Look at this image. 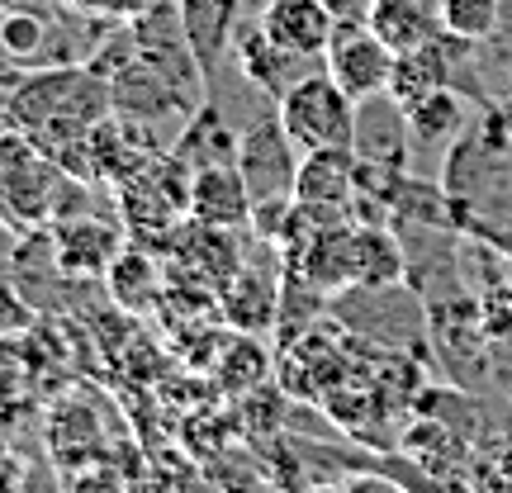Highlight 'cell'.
<instances>
[{
  "mask_svg": "<svg viewBox=\"0 0 512 493\" xmlns=\"http://www.w3.org/2000/svg\"><path fill=\"white\" fill-rule=\"evenodd\" d=\"M10 124L34 138L48 157L72 152L76 143H86L100 119L114 114V91L110 76H100L91 62H62V67H38L19 81V91L10 95Z\"/></svg>",
  "mask_w": 512,
  "mask_h": 493,
  "instance_id": "6da1fadb",
  "label": "cell"
},
{
  "mask_svg": "<svg viewBox=\"0 0 512 493\" xmlns=\"http://www.w3.org/2000/svg\"><path fill=\"white\" fill-rule=\"evenodd\" d=\"M441 185L465 238L512 252V152L484 124H470L441 162Z\"/></svg>",
  "mask_w": 512,
  "mask_h": 493,
  "instance_id": "7a4b0ae2",
  "label": "cell"
},
{
  "mask_svg": "<svg viewBox=\"0 0 512 493\" xmlns=\"http://www.w3.org/2000/svg\"><path fill=\"white\" fill-rule=\"evenodd\" d=\"M91 185L95 181H76L72 171H62L15 124L0 138V223L10 233H38V228H48L57 219L91 214L86 209Z\"/></svg>",
  "mask_w": 512,
  "mask_h": 493,
  "instance_id": "3957f363",
  "label": "cell"
},
{
  "mask_svg": "<svg viewBox=\"0 0 512 493\" xmlns=\"http://www.w3.org/2000/svg\"><path fill=\"white\" fill-rule=\"evenodd\" d=\"M280 124L294 138L299 152H332V147H351L356 133V100H351L337 81L323 72L299 76L290 91L280 95Z\"/></svg>",
  "mask_w": 512,
  "mask_h": 493,
  "instance_id": "277c9868",
  "label": "cell"
},
{
  "mask_svg": "<svg viewBox=\"0 0 512 493\" xmlns=\"http://www.w3.org/2000/svg\"><path fill=\"white\" fill-rule=\"evenodd\" d=\"M299 162H304V152L285 133L280 114H261V119H252V124L242 128L238 171H242V181H247V190H252V204L294 200Z\"/></svg>",
  "mask_w": 512,
  "mask_h": 493,
  "instance_id": "5b68a950",
  "label": "cell"
},
{
  "mask_svg": "<svg viewBox=\"0 0 512 493\" xmlns=\"http://www.w3.org/2000/svg\"><path fill=\"white\" fill-rule=\"evenodd\" d=\"M394 57L399 53L370 29L366 15H356V19H337L328 53H323V67H328V76L351 95V100H366V95L389 91Z\"/></svg>",
  "mask_w": 512,
  "mask_h": 493,
  "instance_id": "8992f818",
  "label": "cell"
},
{
  "mask_svg": "<svg viewBox=\"0 0 512 493\" xmlns=\"http://www.w3.org/2000/svg\"><path fill=\"white\" fill-rule=\"evenodd\" d=\"M48 228H53L57 271L81 275V280H105L114 256L128 247L124 223H110V219H100V214H72V219L48 223Z\"/></svg>",
  "mask_w": 512,
  "mask_h": 493,
  "instance_id": "52a82bcc",
  "label": "cell"
},
{
  "mask_svg": "<svg viewBox=\"0 0 512 493\" xmlns=\"http://www.w3.org/2000/svg\"><path fill=\"white\" fill-rule=\"evenodd\" d=\"M356 162L370 166H413V138H408V105H399L389 91L356 100V133H351Z\"/></svg>",
  "mask_w": 512,
  "mask_h": 493,
  "instance_id": "ba28073f",
  "label": "cell"
},
{
  "mask_svg": "<svg viewBox=\"0 0 512 493\" xmlns=\"http://www.w3.org/2000/svg\"><path fill=\"white\" fill-rule=\"evenodd\" d=\"M256 24L280 43L290 48L294 57H309V62H323L332 43V29H337V10L328 0H266Z\"/></svg>",
  "mask_w": 512,
  "mask_h": 493,
  "instance_id": "9c48e42d",
  "label": "cell"
},
{
  "mask_svg": "<svg viewBox=\"0 0 512 493\" xmlns=\"http://www.w3.org/2000/svg\"><path fill=\"white\" fill-rule=\"evenodd\" d=\"M233 62H238V72L247 76V86L266 95H280L290 91L299 76H309V57H294L290 48H280L261 24H238V38H233Z\"/></svg>",
  "mask_w": 512,
  "mask_h": 493,
  "instance_id": "30bf717a",
  "label": "cell"
},
{
  "mask_svg": "<svg viewBox=\"0 0 512 493\" xmlns=\"http://www.w3.org/2000/svg\"><path fill=\"white\" fill-rule=\"evenodd\" d=\"M190 219L204 228H228L242 233L252 228V190L238 166H204L190 181Z\"/></svg>",
  "mask_w": 512,
  "mask_h": 493,
  "instance_id": "8fae6325",
  "label": "cell"
},
{
  "mask_svg": "<svg viewBox=\"0 0 512 493\" xmlns=\"http://www.w3.org/2000/svg\"><path fill=\"white\" fill-rule=\"evenodd\" d=\"M176 10H181V24H185V43H190L195 62L204 67L209 86H214L223 57H228L233 38H238L242 0H176Z\"/></svg>",
  "mask_w": 512,
  "mask_h": 493,
  "instance_id": "7c38bea8",
  "label": "cell"
},
{
  "mask_svg": "<svg viewBox=\"0 0 512 493\" xmlns=\"http://www.w3.org/2000/svg\"><path fill=\"white\" fill-rule=\"evenodd\" d=\"M238 147H242V133L233 128V119L223 114L219 100L209 95L200 110L181 124L171 152H176L190 171H204V166H238Z\"/></svg>",
  "mask_w": 512,
  "mask_h": 493,
  "instance_id": "4fadbf2b",
  "label": "cell"
},
{
  "mask_svg": "<svg viewBox=\"0 0 512 493\" xmlns=\"http://www.w3.org/2000/svg\"><path fill=\"white\" fill-rule=\"evenodd\" d=\"M470 124H475V119H470V105L460 100L456 86L432 91L427 100L408 105V138H413V157L432 152V157L446 162V152L460 143V133H465ZM408 171H413V166H408Z\"/></svg>",
  "mask_w": 512,
  "mask_h": 493,
  "instance_id": "5bb4252c",
  "label": "cell"
},
{
  "mask_svg": "<svg viewBox=\"0 0 512 493\" xmlns=\"http://www.w3.org/2000/svg\"><path fill=\"white\" fill-rule=\"evenodd\" d=\"M62 34L57 29V19L43 10V5H10V10H0V57H10L19 67H62L53 53V38Z\"/></svg>",
  "mask_w": 512,
  "mask_h": 493,
  "instance_id": "9a60e30c",
  "label": "cell"
},
{
  "mask_svg": "<svg viewBox=\"0 0 512 493\" xmlns=\"http://www.w3.org/2000/svg\"><path fill=\"white\" fill-rule=\"evenodd\" d=\"M456 38L441 34L437 43H427V48H413V53H399L394 57V76H389V95L399 100V105H418L427 100L432 91L441 86H456Z\"/></svg>",
  "mask_w": 512,
  "mask_h": 493,
  "instance_id": "2e32d148",
  "label": "cell"
},
{
  "mask_svg": "<svg viewBox=\"0 0 512 493\" xmlns=\"http://www.w3.org/2000/svg\"><path fill=\"white\" fill-rule=\"evenodd\" d=\"M223 313L228 323H238L242 332H261L275 323L280 313V285H275V266L261 271L256 261H242L238 271L223 280Z\"/></svg>",
  "mask_w": 512,
  "mask_h": 493,
  "instance_id": "e0dca14e",
  "label": "cell"
},
{
  "mask_svg": "<svg viewBox=\"0 0 512 493\" xmlns=\"http://www.w3.org/2000/svg\"><path fill=\"white\" fill-rule=\"evenodd\" d=\"M366 24L394 48V53L427 48V43H437V38L446 34V29H441V10L422 5V0H370Z\"/></svg>",
  "mask_w": 512,
  "mask_h": 493,
  "instance_id": "ac0fdd59",
  "label": "cell"
},
{
  "mask_svg": "<svg viewBox=\"0 0 512 493\" xmlns=\"http://www.w3.org/2000/svg\"><path fill=\"white\" fill-rule=\"evenodd\" d=\"M105 285H110V294H114V304H119V309L143 313L166 294V271H162V261L147 252L143 242H128L124 252L114 256V266L105 271Z\"/></svg>",
  "mask_w": 512,
  "mask_h": 493,
  "instance_id": "d6986e66",
  "label": "cell"
},
{
  "mask_svg": "<svg viewBox=\"0 0 512 493\" xmlns=\"http://www.w3.org/2000/svg\"><path fill=\"white\" fill-rule=\"evenodd\" d=\"M503 24V0H441V29L465 43H489Z\"/></svg>",
  "mask_w": 512,
  "mask_h": 493,
  "instance_id": "ffe728a7",
  "label": "cell"
},
{
  "mask_svg": "<svg viewBox=\"0 0 512 493\" xmlns=\"http://www.w3.org/2000/svg\"><path fill=\"white\" fill-rule=\"evenodd\" d=\"M67 493H128V479L114 470L110 460H91L67 479Z\"/></svg>",
  "mask_w": 512,
  "mask_h": 493,
  "instance_id": "44dd1931",
  "label": "cell"
},
{
  "mask_svg": "<svg viewBox=\"0 0 512 493\" xmlns=\"http://www.w3.org/2000/svg\"><path fill=\"white\" fill-rule=\"evenodd\" d=\"M24 328H29V309H24V299H19V294L0 280V337L24 332Z\"/></svg>",
  "mask_w": 512,
  "mask_h": 493,
  "instance_id": "7402d4cb",
  "label": "cell"
},
{
  "mask_svg": "<svg viewBox=\"0 0 512 493\" xmlns=\"http://www.w3.org/2000/svg\"><path fill=\"white\" fill-rule=\"evenodd\" d=\"M152 5H162V0H100V15H110V19H138V15H147Z\"/></svg>",
  "mask_w": 512,
  "mask_h": 493,
  "instance_id": "603a6c76",
  "label": "cell"
},
{
  "mask_svg": "<svg viewBox=\"0 0 512 493\" xmlns=\"http://www.w3.org/2000/svg\"><path fill=\"white\" fill-rule=\"evenodd\" d=\"M332 493H403L394 479H384V475H356L347 479L342 489H332Z\"/></svg>",
  "mask_w": 512,
  "mask_h": 493,
  "instance_id": "cb8c5ba5",
  "label": "cell"
},
{
  "mask_svg": "<svg viewBox=\"0 0 512 493\" xmlns=\"http://www.w3.org/2000/svg\"><path fill=\"white\" fill-rule=\"evenodd\" d=\"M328 5L337 10V19H356V15H366L370 0H328Z\"/></svg>",
  "mask_w": 512,
  "mask_h": 493,
  "instance_id": "d4e9b609",
  "label": "cell"
},
{
  "mask_svg": "<svg viewBox=\"0 0 512 493\" xmlns=\"http://www.w3.org/2000/svg\"><path fill=\"white\" fill-rule=\"evenodd\" d=\"M313 493H328V489H313Z\"/></svg>",
  "mask_w": 512,
  "mask_h": 493,
  "instance_id": "484cf974",
  "label": "cell"
}]
</instances>
